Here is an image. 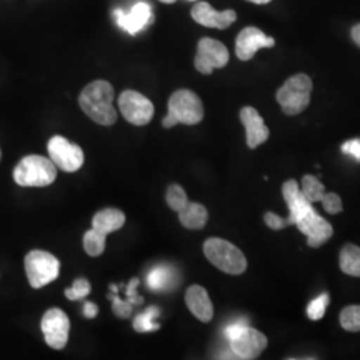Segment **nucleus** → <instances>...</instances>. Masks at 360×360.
Returning <instances> with one entry per match:
<instances>
[{
	"mask_svg": "<svg viewBox=\"0 0 360 360\" xmlns=\"http://www.w3.org/2000/svg\"><path fill=\"white\" fill-rule=\"evenodd\" d=\"M105 239H107V235H104V233L95 230V229H91L90 231L84 233V238H83L84 251L90 257H101L104 252V248H105Z\"/></svg>",
	"mask_w": 360,
	"mask_h": 360,
	"instance_id": "b1692460",
	"label": "nucleus"
},
{
	"mask_svg": "<svg viewBox=\"0 0 360 360\" xmlns=\"http://www.w3.org/2000/svg\"><path fill=\"white\" fill-rule=\"evenodd\" d=\"M264 223L274 231H281V230H284L288 226H292V221H291V219L288 218V217L287 218H282V217L275 215L272 212H266L264 214Z\"/></svg>",
	"mask_w": 360,
	"mask_h": 360,
	"instance_id": "2f4dec72",
	"label": "nucleus"
},
{
	"mask_svg": "<svg viewBox=\"0 0 360 360\" xmlns=\"http://www.w3.org/2000/svg\"><path fill=\"white\" fill-rule=\"evenodd\" d=\"M205 108L200 98L190 90L174 92L168 101V114L162 124L165 129H172L176 124L193 126L202 122Z\"/></svg>",
	"mask_w": 360,
	"mask_h": 360,
	"instance_id": "f03ea898",
	"label": "nucleus"
},
{
	"mask_svg": "<svg viewBox=\"0 0 360 360\" xmlns=\"http://www.w3.org/2000/svg\"><path fill=\"white\" fill-rule=\"evenodd\" d=\"M117 103L123 117L134 126H146L154 116V104L151 103L148 98L136 91L122 92Z\"/></svg>",
	"mask_w": 360,
	"mask_h": 360,
	"instance_id": "9d476101",
	"label": "nucleus"
},
{
	"mask_svg": "<svg viewBox=\"0 0 360 360\" xmlns=\"http://www.w3.org/2000/svg\"><path fill=\"white\" fill-rule=\"evenodd\" d=\"M162 3H166V4H172V3H175L176 0H160Z\"/></svg>",
	"mask_w": 360,
	"mask_h": 360,
	"instance_id": "4c0bfd02",
	"label": "nucleus"
},
{
	"mask_svg": "<svg viewBox=\"0 0 360 360\" xmlns=\"http://www.w3.org/2000/svg\"><path fill=\"white\" fill-rule=\"evenodd\" d=\"M330 304V295L328 294H322V295L315 297L307 307V316L311 321H319L322 319L326 314V309Z\"/></svg>",
	"mask_w": 360,
	"mask_h": 360,
	"instance_id": "c85d7f7f",
	"label": "nucleus"
},
{
	"mask_svg": "<svg viewBox=\"0 0 360 360\" xmlns=\"http://www.w3.org/2000/svg\"><path fill=\"white\" fill-rule=\"evenodd\" d=\"M166 200L169 208L176 212H179L180 210L190 202L187 198V193L179 184H171L168 187Z\"/></svg>",
	"mask_w": 360,
	"mask_h": 360,
	"instance_id": "cd10ccee",
	"label": "nucleus"
},
{
	"mask_svg": "<svg viewBox=\"0 0 360 360\" xmlns=\"http://www.w3.org/2000/svg\"><path fill=\"white\" fill-rule=\"evenodd\" d=\"M230 60V52L219 40L211 38L200 39L195 56V68L203 74L211 75L215 68L226 67Z\"/></svg>",
	"mask_w": 360,
	"mask_h": 360,
	"instance_id": "1a4fd4ad",
	"label": "nucleus"
},
{
	"mask_svg": "<svg viewBox=\"0 0 360 360\" xmlns=\"http://www.w3.org/2000/svg\"><path fill=\"white\" fill-rule=\"evenodd\" d=\"M47 151L56 168L65 172H75L84 163L83 150L63 136H53L47 143Z\"/></svg>",
	"mask_w": 360,
	"mask_h": 360,
	"instance_id": "6e6552de",
	"label": "nucleus"
},
{
	"mask_svg": "<svg viewBox=\"0 0 360 360\" xmlns=\"http://www.w3.org/2000/svg\"><path fill=\"white\" fill-rule=\"evenodd\" d=\"M186 304L200 322H211L214 318V306L206 288L202 285H191L186 292Z\"/></svg>",
	"mask_w": 360,
	"mask_h": 360,
	"instance_id": "f3484780",
	"label": "nucleus"
},
{
	"mask_svg": "<svg viewBox=\"0 0 360 360\" xmlns=\"http://www.w3.org/2000/svg\"><path fill=\"white\" fill-rule=\"evenodd\" d=\"M176 271L167 264L156 266L147 275V285L156 292L169 291L176 285Z\"/></svg>",
	"mask_w": 360,
	"mask_h": 360,
	"instance_id": "aec40b11",
	"label": "nucleus"
},
{
	"mask_svg": "<svg viewBox=\"0 0 360 360\" xmlns=\"http://www.w3.org/2000/svg\"><path fill=\"white\" fill-rule=\"evenodd\" d=\"M340 269L349 276L360 278V248L355 245H346L340 251Z\"/></svg>",
	"mask_w": 360,
	"mask_h": 360,
	"instance_id": "4be33fe9",
	"label": "nucleus"
},
{
	"mask_svg": "<svg viewBox=\"0 0 360 360\" xmlns=\"http://www.w3.org/2000/svg\"><path fill=\"white\" fill-rule=\"evenodd\" d=\"M340 324L349 333H360V306H348L340 314Z\"/></svg>",
	"mask_w": 360,
	"mask_h": 360,
	"instance_id": "a878e982",
	"label": "nucleus"
},
{
	"mask_svg": "<svg viewBox=\"0 0 360 360\" xmlns=\"http://www.w3.org/2000/svg\"><path fill=\"white\" fill-rule=\"evenodd\" d=\"M247 1H251L255 4H267V3H270L271 0H247Z\"/></svg>",
	"mask_w": 360,
	"mask_h": 360,
	"instance_id": "e433bc0d",
	"label": "nucleus"
},
{
	"mask_svg": "<svg viewBox=\"0 0 360 360\" xmlns=\"http://www.w3.org/2000/svg\"><path fill=\"white\" fill-rule=\"evenodd\" d=\"M27 278L32 288H41L58 279L60 262L47 251L34 250L25 259Z\"/></svg>",
	"mask_w": 360,
	"mask_h": 360,
	"instance_id": "0eeeda50",
	"label": "nucleus"
},
{
	"mask_svg": "<svg viewBox=\"0 0 360 360\" xmlns=\"http://www.w3.org/2000/svg\"><path fill=\"white\" fill-rule=\"evenodd\" d=\"M224 336L230 342L232 354L236 359L252 360L267 348L269 340L255 328L245 322H235L224 328Z\"/></svg>",
	"mask_w": 360,
	"mask_h": 360,
	"instance_id": "7ed1b4c3",
	"label": "nucleus"
},
{
	"mask_svg": "<svg viewBox=\"0 0 360 360\" xmlns=\"http://www.w3.org/2000/svg\"><path fill=\"white\" fill-rule=\"evenodd\" d=\"M323 208L326 210V212H328L330 215H336L339 212L343 211V205H342V199L339 198V195L334 193H326L323 196L322 200Z\"/></svg>",
	"mask_w": 360,
	"mask_h": 360,
	"instance_id": "7c9ffc66",
	"label": "nucleus"
},
{
	"mask_svg": "<svg viewBox=\"0 0 360 360\" xmlns=\"http://www.w3.org/2000/svg\"><path fill=\"white\" fill-rule=\"evenodd\" d=\"M138 285H139V279H136V278L131 279V282L127 285L126 295H127V300L132 304H142L143 303V297L138 295V291H136Z\"/></svg>",
	"mask_w": 360,
	"mask_h": 360,
	"instance_id": "72a5a7b5",
	"label": "nucleus"
},
{
	"mask_svg": "<svg viewBox=\"0 0 360 360\" xmlns=\"http://www.w3.org/2000/svg\"><path fill=\"white\" fill-rule=\"evenodd\" d=\"M311 92V79L304 74H297L290 77L276 92V101L285 115H297L309 107Z\"/></svg>",
	"mask_w": 360,
	"mask_h": 360,
	"instance_id": "423d86ee",
	"label": "nucleus"
},
{
	"mask_svg": "<svg viewBox=\"0 0 360 360\" xmlns=\"http://www.w3.org/2000/svg\"><path fill=\"white\" fill-rule=\"evenodd\" d=\"M205 255L220 271L230 275H240L247 269L245 254L230 242L220 238H210L205 243Z\"/></svg>",
	"mask_w": 360,
	"mask_h": 360,
	"instance_id": "39448f33",
	"label": "nucleus"
},
{
	"mask_svg": "<svg viewBox=\"0 0 360 360\" xmlns=\"http://www.w3.org/2000/svg\"><path fill=\"white\" fill-rule=\"evenodd\" d=\"M342 153L351 155L355 160L360 162V138L351 139L342 144Z\"/></svg>",
	"mask_w": 360,
	"mask_h": 360,
	"instance_id": "473e14b6",
	"label": "nucleus"
},
{
	"mask_svg": "<svg viewBox=\"0 0 360 360\" xmlns=\"http://www.w3.org/2000/svg\"><path fill=\"white\" fill-rule=\"evenodd\" d=\"M91 292V284L87 279L80 278L74 282L71 288L65 290V297L70 300H80L89 295Z\"/></svg>",
	"mask_w": 360,
	"mask_h": 360,
	"instance_id": "c756f323",
	"label": "nucleus"
},
{
	"mask_svg": "<svg viewBox=\"0 0 360 360\" xmlns=\"http://www.w3.org/2000/svg\"><path fill=\"white\" fill-rule=\"evenodd\" d=\"M58 171L51 159L28 155L13 169V180L22 187H46L56 179Z\"/></svg>",
	"mask_w": 360,
	"mask_h": 360,
	"instance_id": "20e7f679",
	"label": "nucleus"
},
{
	"mask_svg": "<svg viewBox=\"0 0 360 360\" xmlns=\"http://www.w3.org/2000/svg\"><path fill=\"white\" fill-rule=\"evenodd\" d=\"M193 20L202 26L210 28L226 30L236 20V13L233 10L217 11L206 1H200L195 4L191 10Z\"/></svg>",
	"mask_w": 360,
	"mask_h": 360,
	"instance_id": "2eb2a0df",
	"label": "nucleus"
},
{
	"mask_svg": "<svg viewBox=\"0 0 360 360\" xmlns=\"http://www.w3.org/2000/svg\"><path fill=\"white\" fill-rule=\"evenodd\" d=\"M98 312H99V309H98V306L95 303H92V302H86L84 303L83 314H84V316L87 319H94L98 315Z\"/></svg>",
	"mask_w": 360,
	"mask_h": 360,
	"instance_id": "f704fd0d",
	"label": "nucleus"
},
{
	"mask_svg": "<svg viewBox=\"0 0 360 360\" xmlns=\"http://www.w3.org/2000/svg\"><path fill=\"white\" fill-rule=\"evenodd\" d=\"M283 198L288 206V210H290L288 218L291 219L292 226H295L297 219L312 208V203L303 195L296 180H287L284 183Z\"/></svg>",
	"mask_w": 360,
	"mask_h": 360,
	"instance_id": "a211bd4d",
	"label": "nucleus"
},
{
	"mask_svg": "<svg viewBox=\"0 0 360 360\" xmlns=\"http://www.w3.org/2000/svg\"><path fill=\"white\" fill-rule=\"evenodd\" d=\"M126 223V215L117 208H104L95 214L92 219V229L108 235L120 230Z\"/></svg>",
	"mask_w": 360,
	"mask_h": 360,
	"instance_id": "6ab92c4d",
	"label": "nucleus"
},
{
	"mask_svg": "<svg viewBox=\"0 0 360 360\" xmlns=\"http://www.w3.org/2000/svg\"><path fill=\"white\" fill-rule=\"evenodd\" d=\"M46 343L53 349H63L68 342L70 319L62 309H49L40 323Z\"/></svg>",
	"mask_w": 360,
	"mask_h": 360,
	"instance_id": "9b49d317",
	"label": "nucleus"
},
{
	"mask_svg": "<svg viewBox=\"0 0 360 360\" xmlns=\"http://www.w3.org/2000/svg\"><path fill=\"white\" fill-rule=\"evenodd\" d=\"M0 159H1V151H0Z\"/></svg>",
	"mask_w": 360,
	"mask_h": 360,
	"instance_id": "58836bf2",
	"label": "nucleus"
},
{
	"mask_svg": "<svg viewBox=\"0 0 360 360\" xmlns=\"http://www.w3.org/2000/svg\"><path fill=\"white\" fill-rule=\"evenodd\" d=\"M110 290L112 292L108 295V299L112 300V311H114V314L120 319H127V318L131 316V314H132V306L134 304L129 303L127 299L123 300V299L119 297V295H117V292H119L117 291V285H115V284H111Z\"/></svg>",
	"mask_w": 360,
	"mask_h": 360,
	"instance_id": "bb28decb",
	"label": "nucleus"
},
{
	"mask_svg": "<svg viewBox=\"0 0 360 360\" xmlns=\"http://www.w3.org/2000/svg\"><path fill=\"white\" fill-rule=\"evenodd\" d=\"M114 18H115L117 26L122 30L127 31L129 35H136L143 30H146L150 25L154 22V13L147 3H136L129 13H124L122 10H115L114 11Z\"/></svg>",
	"mask_w": 360,
	"mask_h": 360,
	"instance_id": "4468645a",
	"label": "nucleus"
},
{
	"mask_svg": "<svg viewBox=\"0 0 360 360\" xmlns=\"http://www.w3.org/2000/svg\"><path fill=\"white\" fill-rule=\"evenodd\" d=\"M351 35H352V39H354V41L358 44L360 47V25H356V26L352 28V31H351Z\"/></svg>",
	"mask_w": 360,
	"mask_h": 360,
	"instance_id": "c9c22d12",
	"label": "nucleus"
},
{
	"mask_svg": "<svg viewBox=\"0 0 360 360\" xmlns=\"http://www.w3.org/2000/svg\"><path fill=\"white\" fill-rule=\"evenodd\" d=\"M302 193L309 199L311 203L321 202L326 193V188L322 184V181L312 176V175H306L302 180Z\"/></svg>",
	"mask_w": 360,
	"mask_h": 360,
	"instance_id": "393cba45",
	"label": "nucleus"
},
{
	"mask_svg": "<svg viewBox=\"0 0 360 360\" xmlns=\"http://www.w3.org/2000/svg\"><path fill=\"white\" fill-rule=\"evenodd\" d=\"M275 46V39L267 37L257 27H247L236 38V56L247 62L255 56L260 49H271Z\"/></svg>",
	"mask_w": 360,
	"mask_h": 360,
	"instance_id": "ddd939ff",
	"label": "nucleus"
},
{
	"mask_svg": "<svg viewBox=\"0 0 360 360\" xmlns=\"http://www.w3.org/2000/svg\"><path fill=\"white\" fill-rule=\"evenodd\" d=\"M178 214L180 223L188 230H202L208 220V211L200 203L188 202Z\"/></svg>",
	"mask_w": 360,
	"mask_h": 360,
	"instance_id": "412c9836",
	"label": "nucleus"
},
{
	"mask_svg": "<svg viewBox=\"0 0 360 360\" xmlns=\"http://www.w3.org/2000/svg\"><path fill=\"white\" fill-rule=\"evenodd\" d=\"M112 102L114 89L105 80L92 82L83 89L79 96V104L84 114L102 126H112L117 120V112Z\"/></svg>",
	"mask_w": 360,
	"mask_h": 360,
	"instance_id": "f257e3e1",
	"label": "nucleus"
},
{
	"mask_svg": "<svg viewBox=\"0 0 360 360\" xmlns=\"http://www.w3.org/2000/svg\"><path fill=\"white\" fill-rule=\"evenodd\" d=\"M295 226L299 231L307 236V245L314 248L328 242L334 233L333 226L323 219L314 207L296 220Z\"/></svg>",
	"mask_w": 360,
	"mask_h": 360,
	"instance_id": "f8f14e48",
	"label": "nucleus"
},
{
	"mask_svg": "<svg viewBox=\"0 0 360 360\" xmlns=\"http://www.w3.org/2000/svg\"><path fill=\"white\" fill-rule=\"evenodd\" d=\"M160 315V309L151 306L142 314H139L134 321V330L136 333H154L160 328V324L156 322V318Z\"/></svg>",
	"mask_w": 360,
	"mask_h": 360,
	"instance_id": "5701e85b",
	"label": "nucleus"
},
{
	"mask_svg": "<svg viewBox=\"0 0 360 360\" xmlns=\"http://www.w3.org/2000/svg\"><path fill=\"white\" fill-rule=\"evenodd\" d=\"M240 120L245 127L247 146L250 148H257V146L267 142L270 136V129L264 124L263 117L259 115L254 107L242 108Z\"/></svg>",
	"mask_w": 360,
	"mask_h": 360,
	"instance_id": "dca6fc26",
	"label": "nucleus"
}]
</instances>
